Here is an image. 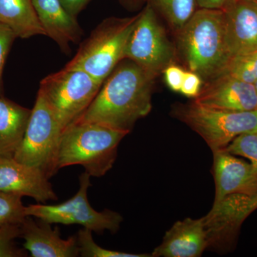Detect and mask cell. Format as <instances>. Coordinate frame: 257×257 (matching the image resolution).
Here are the masks:
<instances>
[{
  "label": "cell",
  "instance_id": "ac0fdd59",
  "mask_svg": "<svg viewBox=\"0 0 257 257\" xmlns=\"http://www.w3.org/2000/svg\"><path fill=\"white\" fill-rule=\"evenodd\" d=\"M0 24L11 29L20 38L46 36L32 0H0Z\"/></svg>",
  "mask_w": 257,
  "mask_h": 257
},
{
  "label": "cell",
  "instance_id": "9a60e30c",
  "mask_svg": "<svg viewBox=\"0 0 257 257\" xmlns=\"http://www.w3.org/2000/svg\"><path fill=\"white\" fill-rule=\"evenodd\" d=\"M208 248L204 216L186 218L173 224L151 254L155 257H199Z\"/></svg>",
  "mask_w": 257,
  "mask_h": 257
},
{
  "label": "cell",
  "instance_id": "f1b7e54d",
  "mask_svg": "<svg viewBox=\"0 0 257 257\" xmlns=\"http://www.w3.org/2000/svg\"><path fill=\"white\" fill-rule=\"evenodd\" d=\"M67 12L77 18V15L85 8L90 0H60Z\"/></svg>",
  "mask_w": 257,
  "mask_h": 257
},
{
  "label": "cell",
  "instance_id": "9c48e42d",
  "mask_svg": "<svg viewBox=\"0 0 257 257\" xmlns=\"http://www.w3.org/2000/svg\"><path fill=\"white\" fill-rule=\"evenodd\" d=\"M90 177L86 172L80 175L78 192L69 200L57 204H32L25 207V214L52 224H77L92 232L105 230L116 232L123 220L121 216L108 209L96 211L89 204L87 191L92 185Z\"/></svg>",
  "mask_w": 257,
  "mask_h": 257
},
{
  "label": "cell",
  "instance_id": "30bf717a",
  "mask_svg": "<svg viewBox=\"0 0 257 257\" xmlns=\"http://www.w3.org/2000/svg\"><path fill=\"white\" fill-rule=\"evenodd\" d=\"M194 101L222 110H257V92L253 84L243 82L226 74L204 83Z\"/></svg>",
  "mask_w": 257,
  "mask_h": 257
},
{
  "label": "cell",
  "instance_id": "52a82bcc",
  "mask_svg": "<svg viewBox=\"0 0 257 257\" xmlns=\"http://www.w3.org/2000/svg\"><path fill=\"white\" fill-rule=\"evenodd\" d=\"M102 84L78 69H67L42 79L39 92L45 98L63 130L87 110Z\"/></svg>",
  "mask_w": 257,
  "mask_h": 257
},
{
  "label": "cell",
  "instance_id": "6da1fadb",
  "mask_svg": "<svg viewBox=\"0 0 257 257\" xmlns=\"http://www.w3.org/2000/svg\"><path fill=\"white\" fill-rule=\"evenodd\" d=\"M155 79L133 61L124 59L77 121L98 123L130 133L135 123L152 110Z\"/></svg>",
  "mask_w": 257,
  "mask_h": 257
},
{
  "label": "cell",
  "instance_id": "484cf974",
  "mask_svg": "<svg viewBox=\"0 0 257 257\" xmlns=\"http://www.w3.org/2000/svg\"><path fill=\"white\" fill-rule=\"evenodd\" d=\"M202 79L200 76L192 71H186L180 92L187 97L195 98L202 89Z\"/></svg>",
  "mask_w": 257,
  "mask_h": 257
},
{
  "label": "cell",
  "instance_id": "277c9868",
  "mask_svg": "<svg viewBox=\"0 0 257 257\" xmlns=\"http://www.w3.org/2000/svg\"><path fill=\"white\" fill-rule=\"evenodd\" d=\"M138 16L113 17L103 20L81 44L77 54L64 67L81 69L103 84L124 60L125 47Z\"/></svg>",
  "mask_w": 257,
  "mask_h": 257
},
{
  "label": "cell",
  "instance_id": "3957f363",
  "mask_svg": "<svg viewBox=\"0 0 257 257\" xmlns=\"http://www.w3.org/2000/svg\"><path fill=\"white\" fill-rule=\"evenodd\" d=\"M128 133L98 123L76 121L62 133L57 170L82 165L91 177H102L112 168L118 145Z\"/></svg>",
  "mask_w": 257,
  "mask_h": 257
},
{
  "label": "cell",
  "instance_id": "44dd1931",
  "mask_svg": "<svg viewBox=\"0 0 257 257\" xmlns=\"http://www.w3.org/2000/svg\"><path fill=\"white\" fill-rule=\"evenodd\" d=\"M79 255L84 257H150L148 253H130L101 247L92 237L91 230H79L77 236Z\"/></svg>",
  "mask_w": 257,
  "mask_h": 257
},
{
  "label": "cell",
  "instance_id": "cb8c5ba5",
  "mask_svg": "<svg viewBox=\"0 0 257 257\" xmlns=\"http://www.w3.org/2000/svg\"><path fill=\"white\" fill-rule=\"evenodd\" d=\"M20 225L10 224L0 227V257L26 256L25 251L15 245V239L21 234Z\"/></svg>",
  "mask_w": 257,
  "mask_h": 257
},
{
  "label": "cell",
  "instance_id": "4316f807",
  "mask_svg": "<svg viewBox=\"0 0 257 257\" xmlns=\"http://www.w3.org/2000/svg\"><path fill=\"white\" fill-rule=\"evenodd\" d=\"M186 71L175 64H170L164 70L166 84L171 90L180 92Z\"/></svg>",
  "mask_w": 257,
  "mask_h": 257
},
{
  "label": "cell",
  "instance_id": "8992f818",
  "mask_svg": "<svg viewBox=\"0 0 257 257\" xmlns=\"http://www.w3.org/2000/svg\"><path fill=\"white\" fill-rule=\"evenodd\" d=\"M172 115L202 137L212 152L224 150L241 134L257 130V110H222L193 101L175 104Z\"/></svg>",
  "mask_w": 257,
  "mask_h": 257
},
{
  "label": "cell",
  "instance_id": "7a4b0ae2",
  "mask_svg": "<svg viewBox=\"0 0 257 257\" xmlns=\"http://www.w3.org/2000/svg\"><path fill=\"white\" fill-rule=\"evenodd\" d=\"M176 37L177 55L203 82L224 73L231 57L225 40L223 10L199 8Z\"/></svg>",
  "mask_w": 257,
  "mask_h": 257
},
{
  "label": "cell",
  "instance_id": "ffe728a7",
  "mask_svg": "<svg viewBox=\"0 0 257 257\" xmlns=\"http://www.w3.org/2000/svg\"><path fill=\"white\" fill-rule=\"evenodd\" d=\"M223 74L253 84L257 80V52L232 56Z\"/></svg>",
  "mask_w": 257,
  "mask_h": 257
},
{
  "label": "cell",
  "instance_id": "7402d4cb",
  "mask_svg": "<svg viewBox=\"0 0 257 257\" xmlns=\"http://www.w3.org/2000/svg\"><path fill=\"white\" fill-rule=\"evenodd\" d=\"M22 198L0 191V227L10 224H20L26 218Z\"/></svg>",
  "mask_w": 257,
  "mask_h": 257
},
{
  "label": "cell",
  "instance_id": "f546056e",
  "mask_svg": "<svg viewBox=\"0 0 257 257\" xmlns=\"http://www.w3.org/2000/svg\"><path fill=\"white\" fill-rule=\"evenodd\" d=\"M119 3L126 10L136 11L146 5V0H119Z\"/></svg>",
  "mask_w": 257,
  "mask_h": 257
},
{
  "label": "cell",
  "instance_id": "83f0119b",
  "mask_svg": "<svg viewBox=\"0 0 257 257\" xmlns=\"http://www.w3.org/2000/svg\"><path fill=\"white\" fill-rule=\"evenodd\" d=\"M235 2L236 0H197L199 8L219 10L227 9Z\"/></svg>",
  "mask_w": 257,
  "mask_h": 257
},
{
  "label": "cell",
  "instance_id": "5b68a950",
  "mask_svg": "<svg viewBox=\"0 0 257 257\" xmlns=\"http://www.w3.org/2000/svg\"><path fill=\"white\" fill-rule=\"evenodd\" d=\"M63 131L55 113L38 91L23 140L13 158L51 178L58 172L57 155Z\"/></svg>",
  "mask_w": 257,
  "mask_h": 257
},
{
  "label": "cell",
  "instance_id": "ba28073f",
  "mask_svg": "<svg viewBox=\"0 0 257 257\" xmlns=\"http://www.w3.org/2000/svg\"><path fill=\"white\" fill-rule=\"evenodd\" d=\"M177 57L176 46L169 39L158 15L145 5L128 37L124 59L133 61L157 78L168 66L175 64Z\"/></svg>",
  "mask_w": 257,
  "mask_h": 257
},
{
  "label": "cell",
  "instance_id": "1f68e13d",
  "mask_svg": "<svg viewBox=\"0 0 257 257\" xmlns=\"http://www.w3.org/2000/svg\"><path fill=\"white\" fill-rule=\"evenodd\" d=\"M253 85H254L255 89H256V91L257 92V80L256 81V82L253 83Z\"/></svg>",
  "mask_w": 257,
  "mask_h": 257
},
{
  "label": "cell",
  "instance_id": "5bb4252c",
  "mask_svg": "<svg viewBox=\"0 0 257 257\" xmlns=\"http://www.w3.org/2000/svg\"><path fill=\"white\" fill-rule=\"evenodd\" d=\"M36 219V218H35ZM27 216L21 223L20 236L25 240L24 248L32 257H76L79 256L77 236L69 239L61 238L57 226Z\"/></svg>",
  "mask_w": 257,
  "mask_h": 257
},
{
  "label": "cell",
  "instance_id": "2e32d148",
  "mask_svg": "<svg viewBox=\"0 0 257 257\" xmlns=\"http://www.w3.org/2000/svg\"><path fill=\"white\" fill-rule=\"evenodd\" d=\"M32 3L46 36L64 54L70 53V44L78 43L83 35L77 18L69 14L60 0H32Z\"/></svg>",
  "mask_w": 257,
  "mask_h": 257
},
{
  "label": "cell",
  "instance_id": "836d02e7",
  "mask_svg": "<svg viewBox=\"0 0 257 257\" xmlns=\"http://www.w3.org/2000/svg\"><path fill=\"white\" fill-rule=\"evenodd\" d=\"M254 1H255V0H254ZM256 2H257V0H256Z\"/></svg>",
  "mask_w": 257,
  "mask_h": 257
},
{
  "label": "cell",
  "instance_id": "7c38bea8",
  "mask_svg": "<svg viewBox=\"0 0 257 257\" xmlns=\"http://www.w3.org/2000/svg\"><path fill=\"white\" fill-rule=\"evenodd\" d=\"M213 174L217 204L228 196H251L257 192V173L252 165L224 150L213 152Z\"/></svg>",
  "mask_w": 257,
  "mask_h": 257
},
{
  "label": "cell",
  "instance_id": "8fae6325",
  "mask_svg": "<svg viewBox=\"0 0 257 257\" xmlns=\"http://www.w3.org/2000/svg\"><path fill=\"white\" fill-rule=\"evenodd\" d=\"M0 191L30 197L37 202L57 199L49 178L41 171L14 158L0 157Z\"/></svg>",
  "mask_w": 257,
  "mask_h": 257
},
{
  "label": "cell",
  "instance_id": "d6986e66",
  "mask_svg": "<svg viewBox=\"0 0 257 257\" xmlns=\"http://www.w3.org/2000/svg\"><path fill=\"white\" fill-rule=\"evenodd\" d=\"M175 34L178 33L197 11V0H146Z\"/></svg>",
  "mask_w": 257,
  "mask_h": 257
},
{
  "label": "cell",
  "instance_id": "e0dca14e",
  "mask_svg": "<svg viewBox=\"0 0 257 257\" xmlns=\"http://www.w3.org/2000/svg\"><path fill=\"white\" fill-rule=\"evenodd\" d=\"M32 109L0 95V157H14L23 140Z\"/></svg>",
  "mask_w": 257,
  "mask_h": 257
},
{
  "label": "cell",
  "instance_id": "d6a6232c",
  "mask_svg": "<svg viewBox=\"0 0 257 257\" xmlns=\"http://www.w3.org/2000/svg\"><path fill=\"white\" fill-rule=\"evenodd\" d=\"M255 1H256V0H255Z\"/></svg>",
  "mask_w": 257,
  "mask_h": 257
},
{
  "label": "cell",
  "instance_id": "603a6c76",
  "mask_svg": "<svg viewBox=\"0 0 257 257\" xmlns=\"http://www.w3.org/2000/svg\"><path fill=\"white\" fill-rule=\"evenodd\" d=\"M222 150L247 159L257 173V130L241 134Z\"/></svg>",
  "mask_w": 257,
  "mask_h": 257
},
{
  "label": "cell",
  "instance_id": "4dcf8cb0",
  "mask_svg": "<svg viewBox=\"0 0 257 257\" xmlns=\"http://www.w3.org/2000/svg\"><path fill=\"white\" fill-rule=\"evenodd\" d=\"M257 209V192L251 196H246L245 216L247 218L253 211Z\"/></svg>",
  "mask_w": 257,
  "mask_h": 257
},
{
  "label": "cell",
  "instance_id": "4fadbf2b",
  "mask_svg": "<svg viewBox=\"0 0 257 257\" xmlns=\"http://www.w3.org/2000/svg\"><path fill=\"white\" fill-rule=\"evenodd\" d=\"M223 11L225 40L231 57L257 52V2L236 0Z\"/></svg>",
  "mask_w": 257,
  "mask_h": 257
},
{
  "label": "cell",
  "instance_id": "d4e9b609",
  "mask_svg": "<svg viewBox=\"0 0 257 257\" xmlns=\"http://www.w3.org/2000/svg\"><path fill=\"white\" fill-rule=\"evenodd\" d=\"M17 38L11 29L0 24V95L3 94V73L13 42Z\"/></svg>",
  "mask_w": 257,
  "mask_h": 257
}]
</instances>
